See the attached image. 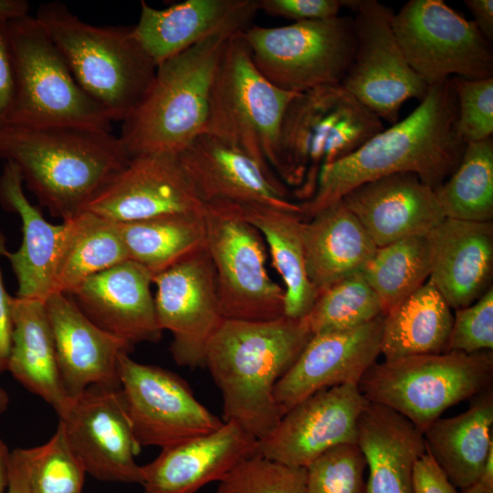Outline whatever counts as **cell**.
<instances>
[{
  "label": "cell",
  "instance_id": "6",
  "mask_svg": "<svg viewBox=\"0 0 493 493\" xmlns=\"http://www.w3.org/2000/svg\"><path fill=\"white\" fill-rule=\"evenodd\" d=\"M383 130V121L341 84L298 93L283 116L276 173L305 202L313 195L323 166L348 156Z\"/></svg>",
  "mask_w": 493,
  "mask_h": 493
},
{
  "label": "cell",
  "instance_id": "17",
  "mask_svg": "<svg viewBox=\"0 0 493 493\" xmlns=\"http://www.w3.org/2000/svg\"><path fill=\"white\" fill-rule=\"evenodd\" d=\"M368 404L357 383L322 389L289 409L259 440L258 453L306 468L337 446L356 444L358 421Z\"/></svg>",
  "mask_w": 493,
  "mask_h": 493
},
{
  "label": "cell",
  "instance_id": "32",
  "mask_svg": "<svg viewBox=\"0 0 493 493\" xmlns=\"http://www.w3.org/2000/svg\"><path fill=\"white\" fill-rule=\"evenodd\" d=\"M454 316L427 280L383 317L381 354L384 361L446 352Z\"/></svg>",
  "mask_w": 493,
  "mask_h": 493
},
{
  "label": "cell",
  "instance_id": "49",
  "mask_svg": "<svg viewBox=\"0 0 493 493\" xmlns=\"http://www.w3.org/2000/svg\"><path fill=\"white\" fill-rule=\"evenodd\" d=\"M6 493H32L26 469L18 448L11 451Z\"/></svg>",
  "mask_w": 493,
  "mask_h": 493
},
{
  "label": "cell",
  "instance_id": "35",
  "mask_svg": "<svg viewBox=\"0 0 493 493\" xmlns=\"http://www.w3.org/2000/svg\"><path fill=\"white\" fill-rule=\"evenodd\" d=\"M204 214H176L118 224L128 259L152 278L205 246Z\"/></svg>",
  "mask_w": 493,
  "mask_h": 493
},
{
  "label": "cell",
  "instance_id": "46",
  "mask_svg": "<svg viewBox=\"0 0 493 493\" xmlns=\"http://www.w3.org/2000/svg\"><path fill=\"white\" fill-rule=\"evenodd\" d=\"M413 486L414 493H458L427 451L414 466Z\"/></svg>",
  "mask_w": 493,
  "mask_h": 493
},
{
  "label": "cell",
  "instance_id": "25",
  "mask_svg": "<svg viewBox=\"0 0 493 493\" xmlns=\"http://www.w3.org/2000/svg\"><path fill=\"white\" fill-rule=\"evenodd\" d=\"M258 10V0H186L165 9L142 1L133 34L158 66L213 34L246 30Z\"/></svg>",
  "mask_w": 493,
  "mask_h": 493
},
{
  "label": "cell",
  "instance_id": "3",
  "mask_svg": "<svg viewBox=\"0 0 493 493\" xmlns=\"http://www.w3.org/2000/svg\"><path fill=\"white\" fill-rule=\"evenodd\" d=\"M0 157L18 167L23 183L62 221L84 211L131 159L111 131L16 125L0 129Z\"/></svg>",
  "mask_w": 493,
  "mask_h": 493
},
{
  "label": "cell",
  "instance_id": "43",
  "mask_svg": "<svg viewBox=\"0 0 493 493\" xmlns=\"http://www.w3.org/2000/svg\"><path fill=\"white\" fill-rule=\"evenodd\" d=\"M493 349L492 287L469 306L456 309L446 351L475 353Z\"/></svg>",
  "mask_w": 493,
  "mask_h": 493
},
{
  "label": "cell",
  "instance_id": "14",
  "mask_svg": "<svg viewBox=\"0 0 493 493\" xmlns=\"http://www.w3.org/2000/svg\"><path fill=\"white\" fill-rule=\"evenodd\" d=\"M120 390L138 445L163 448L218 429L224 423L194 395L179 375L140 363L119 362Z\"/></svg>",
  "mask_w": 493,
  "mask_h": 493
},
{
  "label": "cell",
  "instance_id": "12",
  "mask_svg": "<svg viewBox=\"0 0 493 493\" xmlns=\"http://www.w3.org/2000/svg\"><path fill=\"white\" fill-rule=\"evenodd\" d=\"M393 33L428 87L452 77H493V48L472 20L442 0H410L393 14Z\"/></svg>",
  "mask_w": 493,
  "mask_h": 493
},
{
  "label": "cell",
  "instance_id": "51",
  "mask_svg": "<svg viewBox=\"0 0 493 493\" xmlns=\"http://www.w3.org/2000/svg\"><path fill=\"white\" fill-rule=\"evenodd\" d=\"M11 451L0 438V493H6L9 479V464Z\"/></svg>",
  "mask_w": 493,
  "mask_h": 493
},
{
  "label": "cell",
  "instance_id": "4",
  "mask_svg": "<svg viewBox=\"0 0 493 493\" xmlns=\"http://www.w3.org/2000/svg\"><path fill=\"white\" fill-rule=\"evenodd\" d=\"M35 17L84 92L112 121H124L145 96L157 68L133 26H94L57 1L40 5Z\"/></svg>",
  "mask_w": 493,
  "mask_h": 493
},
{
  "label": "cell",
  "instance_id": "36",
  "mask_svg": "<svg viewBox=\"0 0 493 493\" xmlns=\"http://www.w3.org/2000/svg\"><path fill=\"white\" fill-rule=\"evenodd\" d=\"M435 193L446 218L492 221V137L467 143L457 167Z\"/></svg>",
  "mask_w": 493,
  "mask_h": 493
},
{
  "label": "cell",
  "instance_id": "7",
  "mask_svg": "<svg viewBox=\"0 0 493 493\" xmlns=\"http://www.w3.org/2000/svg\"><path fill=\"white\" fill-rule=\"evenodd\" d=\"M297 94L266 79L254 64L243 31L235 33L215 69L204 133L246 153L275 175L283 116Z\"/></svg>",
  "mask_w": 493,
  "mask_h": 493
},
{
  "label": "cell",
  "instance_id": "2",
  "mask_svg": "<svg viewBox=\"0 0 493 493\" xmlns=\"http://www.w3.org/2000/svg\"><path fill=\"white\" fill-rule=\"evenodd\" d=\"M304 320L224 319L210 339L206 367L223 400V421L266 437L283 416L274 390L311 338Z\"/></svg>",
  "mask_w": 493,
  "mask_h": 493
},
{
  "label": "cell",
  "instance_id": "18",
  "mask_svg": "<svg viewBox=\"0 0 493 493\" xmlns=\"http://www.w3.org/2000/svg\"><path fill=\"white\" fill-rule=\"evenodd\" d=\"M121 224L167 215L204 214L203 203L173 153L131 157L86 209Z\"/></svg>",
  "mask_w": 493,
  "mask_h": 493
},
{
  "label": "cell",
  "instance_id": "22",
  "mask_svg": "<svg viewBox=\"0 0 493 493\" xmlns=\"http://www.w3.org/2000/svg\"><path fill=\"white\" fill-rule=\"evenodd\" d=\"M259 440L233 422L161 449L142 466L144 493H195L258 454Z\"/></svg>",
  "mask_w": 493,
  "mask_h": 493
},
{
  "label": "cell",
  "instance_id": "44",
  "mask_svg": "<svg viewBox=\"0 0 493 493\" xmlns=\"http://www.w3.org/2000/svg\"><path fill=\"white\" fill-rule=\"evenodd\" d=\"M355 0H258V9L294 22L326 19L340 16L343 7L352 8Z\"/></svg>",
  "mask_w": 493,
  "mask_h": 493
},
{
  "label": "cell",
  "instance_id": "39",
  "mask_svg": "<svg viewBox=\"0 0 493 493\" xmlns=\"http://www.w3.org/2000/svg\"><path fill=\"white\" fill-rule=\"evenodd\" d=\"M18 450L32 493H82L87 472L60 423L45 444Z\"/></svg>",
  "mask_w": 493,
  "mask_h": 493
},
{
  "label": "cell",
  "instance_id": "11",
  "mask_svg": "<svg viewBox=\"0 0 493 493\" xmlns=\"http://www.w3.org/2000/svg\"><path fill=\"white\" fill-rule=\"evenodd\" d=\"M257 68L275 86L295 93L341 84L355 50L353 18L338 16L243 31Z\"/></svg>",
  "mask_w": 493,
  "mask_h": 493
},
{
  "label": "cell",
  "instance_id": "28",
  "mask_svg": "<svg viewBox=\"0 0 493 493\" xmlns=\"http://www.w3.org/2000/svg\"><path fill=\"white\" fill-rule=\"evenodd\" d=\"M356 445L369 470L365 493H414V466L426 446L412 422L369 402L358 421Z\"/></svg>",
  "mask_w": 493,
  "mask_h": 493
},
{
  "label": "cell",
  "instance_id": "53",
  "mask_svg": "<svg viewBox=\"0 0 493 493\" xmlns=\"http://www.w3.org/2000/svg\"><path fill=\"white\" fill-rule=\"evenodd\" d=\"M9 404V396L6 391L0 386V415H2L7 409Z\"/></svg>",
  "mask_w": 493,
  "mask_h": 493
},
{
  "label": "cell",
  "instance_id": "21",
  "mask_svg": "<svg viewBox=\"0 0 493 493\" xmlns=\"http://www.w3.org/2000/svg\"><path fill=\"white\" fill-rule=\"evenodd\" d=\"M45 307L68 397L91 385L120 387V358L134 346L93 323L68 294L51 293Z\"/></svg>",
  "mask_w": 493,
  "mask_h": 493
},
{
  "label": "cell",
  "instance_id": "42",
  "mask_svg": "<svg viewBox=\"0 0 493 493\" xmlns=\"http://www.w3.org/2000/svg\"><path fill=\"white\" fill-rule=\"evenodd\" d=\"M456 101V129L466 144L479 142L493 133V77L467 79L450 78Z\"/></svg>",
  "mask_w": 493,
  "mask_h": 493
},
{
  "label": "cell",
  "instance_id": "41",
  "mask_svg": "<svg viewBox=\"0 0 493 493\" xmlns=\"http://www.w3.org/2000/svg\"><path fill=\"white\" fill-rule=\"evenodd\" d=\"M365 468L356 444L337 446L306 467L304 493H365Z\"/></svg>",
  "mask_w": 493,
  "mask_h": 493
},
{
  "label": "cell",
  "instance_id": "31",
  "mask_svg": "<svg viewBox=\"0 0 493 493\" xmlns=\"http://www.w3.org/2000/svg\"><path fill=\"white\" fill-rule=\"evenodd\" d=\"M493 392L473 397L469 408L456 416L435 420L425 432L426 451L456 488L481 477L493 447Z\"/></svg>",
  "mask_w": 493,
  "mask_h": 493
},
{
  "label": "cell",
  "instance_id": "47",
  "mask_svg": "<svg viewBox=\"0 0 493 493\" xmlns=\"http://www.w3.org/2000/svg\"><path fill=\"white\" fill-rule=\"evenodd\" d=\"M12 298L8 295L0 270V374L7 371L12 341Z\"/></svg>",
  "mask_w": 493,
  "mask_h": 493
},
{
  "label": "cell",
  "instance_id": "15",
  "mask_svg": "<svg viewBox=\"0 0 493 493\" xmlns=\"http://www.w3.org/2000/svg\"><path fill=\"white\" fill-rule=\"evenodd\" d=\"M59 422L87 474L103 482L142 483L141 451L120 387L91 385L70 398Z\"/></svg>",
  "mask_w": 493,
  "mask_h": 493
},
{
  "label": "cell",
  "instance_id": "45",
  "mask_svg": "<svg viewBox=\"0 0 493 493\" xmlns=\"http://www.w3.org/2000/svg\"><path fill=\"white\" fill-rule=\"evenodd\" d=\"M7 21L0 18V129L8 122L15 91L14 67Z\"/></svg>",
  "mask_w": 493,
  "mask_h": 493
},
{
  "label": "cell",
  "instance_id": "30",
  "mask_svg": "<svg viewBox=\"0 0 493 493\" xmlns=\"http://www.w3.org/2000/svg\"><path fill=\"white\" fill-rule=\"evenodd\" d=\"M13 333L7 371L30 393L62 414L70 398L64 388L45 301L12 298Z\"/></svg>",
  "mask_w": 493,
  "mask_h": 493
},
{
  "label": "cell",
  "instance_id": "33",
  "mask_svg": "<svg viewBox=\"0 0 493 493\" xmlns=\"http://www.w3.org/2000/svg\"><path fill=\"white\" fill-rule=\"evenodd\" d=\"M62 226L54 292L69 294L86 278L129 260L117 223L84 210Z\"/></svg>",
  "mask_w": 493,
  "mask_h": 493
},
{
  "label": "cell",
  "instance_id": "52",
  "mask_svg": "<svg viewBox=\"0 0 493 493\" xmlns=\"http://www.w3.org/2000/svg\"><path fill=\"white\" fill-rule=\"evenodd\" d=\"M458 493H493V481L479 478L476 483L460 489Z\"/></svg>",
  "mask_w": 493,
  "mask_h": 493
},
{
  "label": "cell",
  "instance_id": "24",
  "mask_svg": "<svg viewBox=\"0 0 493 493\" xmlns=\"http://www.w3.org/2000/svg\"><path fill=\"white\" fill-rule=\"evenodd\" d=\"M377 247L427 235L445 215L435 189L414 173H396L364 183L341 199Z\"/></svg>",
  "mask_w": 493,
  "mask_h": 493
},
{
  "label": "cell",
  "instance_id": "13",
  "mask_svg": "<svg viewBox=\"0 0 493 493\" xmlns=\"http://www.w3.org/2000/svg\"><path fill=\"white\" fill-rule=\"evenodd\" d=\"M355 50L341 86L382 121L395 123L403 104L421 101L427 84L409 65L393 33L394 11L377 0H355Z\"/></svg>",
  "mask_w": 493,
  "mask_h": 493
},
{
  "label": "cell",
  "instance_id": "23",
  "mask_svg": "<svg viewBox=\"0 0 493 493\" xmlns=\"http://www.w3.org/2000/svg\"><path fill=\"white\" fill-rule=\"evenodd\" d=\"M152 276L126 260L97 273L68 295L97 326L132 346L158 342L163 334L151 292Z\"/></svg>",
  "mask_w": 493,
  "mask_h": 493
},
{
  "label": "cell",
  "instance_id": "20",
  "mask_svg": "<svg viewBox=\"0 0 493 493\" xmlns=\"http://www.w3.org/2000/svg\"><path fill=\"white\" fill-rule=\"evenodd\" d=\"M180 165L205 204L260 205L301 215L288 189L246 153L202 133L177 153Z\"/></svg>",
  "mask_w": 493,
  "mask_h": 493
},
{
  "label": "cell",
  "instance_id": "19",
  "mask_svg": "<svg viewBox=\"0 0 493 493\" xmlns=\"http://www.w3.org/2000/svg\"><path fill=\"white\" fill-rule=\"evenodd\" d=\"M383 317L347 330L312 334L275 386L282 414L322 389L358 384L381 354Z\"/></svg>",
  "mask_w": 493,
  "mask_h": 493
},
{
  "label": "cell",
  "instance_id": "40",
  "mask_svg": "<svg viewBox=\"0 0 493 493\" xmlns=\"http://www.w3.org/2000/svg\"><path fill=\"white\" fill-rule=\"evenodd\" d=\"M307 469L257 454L239 463L221 481L217 493H304Z\"/></svg>",
  "mask_w": 493,
  "mask_h": 493
},
{
  "label": "cell",
  "instance_id": "27",
  "mask_svg": "<svg viewBox=\"0 0 493 493\" xmlns=\"http://www.w3.org/2000/svg\"><path fill=\"white\" fill-rule=\"evenodd\" d=\"M0 205L17 214L22 222V243L10 252L0 236V255L5 256L17 280L16 296L45 301L54 292V271L63 226L47 221L26 198L18 167L5 161L0 174Z\"/></svg>",
  "mask_w": 493,
  "mask_h": 493
},
{
  "label": "cell",
  "instance_id": "10",
  "mask_svg": "<svg viewBox=\"0 0 493 493\" xmlns=\"http://www.w3.org/2000/svg\"><path fill=\"white\" fill-rule=\"evenodd\" d=\"M204 218L224 319L265 321L285 316V290L267 270L264 239L239 205L205 204Z\"/></svg>",
  "mask_w": 493,
  "mask_h": 493
},
{
  "label": "cell",
  "instance_id": "9",
  "mask_svg": "<svg viewBox=\"0 0 493 493\" xmlns=\"http://www.w3.org/2000/svg\"><path fill=\"white\" fill-rule=\"evenodd\" d=\"M493 352L446 351L375 362L358 387L424 432L448 409L491 388Z\"/></svg>",
  "mask_w": 493,
  "mask_h": 493
},
{
  "label": "cell",
  "instance_id": "29",
  "mask_svg": "<svg viewBox=\"0 0 493 493\" xmlns=\"http://www.w3.org/2000/svg\"><path fill=\"white\" fill-rule=\"evenodd\" d=\"M306 270L318 294L362 272L377 246L341 200L302 221Z\"/></svg>",
  "mask_w": 493,
  "mask_h": 493
},
{
  "label": "cell",
  "instance_id": "16",
  "mask_svg": "<svg viewBox=\"0 0 493 493\" xmlns=\"http://www.w3.org/2000/svg\"><path fill=\"white\" fill-rule=\"evenodd\" d=\"M156 315L171 332L179 366L205 367L207 344L224 320L215 274L205 246L152 278Z\"/></svg>",
  "mask_w": 493,
  "mask_h": 493
},
{
  "label": "cell",
  "instance_id": "50",
  "mask_svg": "<svg viewBox=\"0 0 493 493\" xmlns=\"http://www.w3.org/2000/svg\"><path fill=\"white\" fill-rule=\"evenodd\" d=\"M29 4L25 0H0V18L6 20L28 15Z\"/></svg>",
  "mask_w": 493,
  "mask_h": 493
},
{
  "label": "cell",
  "instance_id": "8",
  "mask_svg": "<svg viewBox=\"0 0 493 493\" xmlns=\"http://www.w3.org/2000/svg\"><path fill=\"white\" fill-rule=\"evenodd\" d=\"M7 30L15 91L6 125L111 131L109 115L79 87L60 50L35 16L10 19Z\"/></svg>",
  "mask_w": 493,
  "mask_h": 493
},
{
  "label": "cell",
  "instance_id": "48",
  "mask_svg": "<svg viewBox=\"0 0 493 493\" xmlns=\"http://www.w3.org/2000/svg\"><path fill=\"white\" fill-rule=\"evenodd\" d=\"M479 32L490 42L493 41V0H465Z\"/></svg>",
  "mask_w": 493,
  "mask_h": 493
},
{
  "label": "cell",
  "instance_id": "1",
  "mask_svg": "<svg viewBox=\"0 0 493 493\" xmlns=\"http://www.w3.org/2000/svg\"><path fill=\"white\" fill-rule=\"evenodd\" d=\"M457 112L450 79L429 87L410 115L321 168L313 195L299 204L302 220L340 201L356 186L396 173H414L437 188L457 167L467 145L456 129Z\"/></svg>",
  "mask_w": 493,
  "mask_h": 493
},
{
  "label": "cell",
  "instance_id": "34",
  "mask_svg": "<svg viewBox=\"0 0 493 493\" xmlns=\"http://www.w3.org/2000/svg\"><path fill=\"white\" fill-rule=\"evenodd\" d=\"M238 205L243 217L267 243L272 264L285 284L284 315L305 317L319 294L306 270L301 215L260 205Z\"/></svg>",
  "mask_w": 493,
  "mask_h": 493
},
{
  "label": "cell",
  "instance_id": "38",
  "mask_svg": "<svg viewBox=\"0 0 493 493\" xmlns=\"http://www.w3.org/2000/svg\"><path fill=\"white\" fill-rule=\"evenodd\" d=\"M381 315L380 300L360 272L320 292L303 318L311 333L316 334L354 328Z\"/></svg>",
  "mask_w": 493,
  "mask_h": 493
},
{
  "label": "cell",
  "instance_id": "5",
  "mask_svg": "<svg viewBox=\"0 0 493 493\" xmlns=\"http://www.w3.org/2000/svg\"><path fill=\"white\" fill-rule=\"evenodd\" d=\"M233 34H213L157 66L145 96L122 121L119 137L131 158L177 154L205 132L215 69Z\"/></svg>",
  "mask_w": 493,
  "mask_h": 493
},
{
  "label": "cell",
  "instance_id": "26",
  "mask_svg": "<svg viewBox=\"0 0 493 493\" xmlns=\"http://www.w3.org/2000/svg\"><path fill=\"white\" fill-rule=\"evenodd\" d=\"M428 280L452 309L471 305L492 286L493 224L445 218L428 234Z\"/></svg>",
  "mask_w": 493,
  "mask_h": 493
},
{
  "label": "cell",
  "instance_id": "37",
  "mask_svg": "<svg viewBox=\"0 0 493 493\" xmlns=\"http://www.w3.org/2000/svg\"><path fill=\"white\" fill-rule=\"evenodd\" d=\"M431 247L427 235L407 236L378 247L362 271L386 315L429 278Z\"/></svg>",
  "mask_w": 493,
  "mask_h": 493
}]
</instances>
